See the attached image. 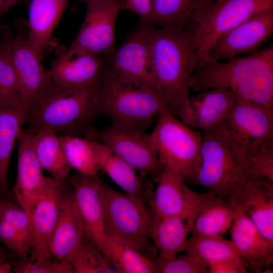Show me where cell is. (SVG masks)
Returning <instances> with one entry per match:
<instances>
[{"label":"cell","instance_id":"obj_44","mask_svg":"<svg viewBox=\"0 0 273 273\" xmlns=\"http://www.w3.org/2000/svg\"><path fill=\"white\" fill-rule=\"evenodd\" d=\"M13 268L6 259H0V273H11Z\"/></svg>","mask_w":273,"mask_h":273},{"label":"cell","instance_id":"obj_23","mask_svg":"<svg viewBox=\"0 0 273 273\" xmlns=\"http://www.w3.org/2000/svg\"><path fill=\"white\" fill-rule=\"evenodd\" d=\"M199 92L190 97L185 114L181 120L193 129L203 131L221 125L237 100L236 95L221 88Z\"/></svg>","mask_w":273,"mask_h":273},{"label":"cell","instance_id":"obj_12","mask_svg":"<svg viewBox=\"0 0 273 273\" xmlns=\"http://www.w3.org/2000/svg\"><path fill=\"white\" fill-rule=\"evenodd\" d=\"M10 57L17 77L20 96L26 111L37 104L54 87L49 70L41 63L27 35H13Z\"/></svg>","mask_w":273,"mask_h":273},{"label":"cell","instance_id":"obj_47","mask_svg":"<svg viewBox=\"0 0 273 273\" xmlns=\"http://www.w3.org/2000/svg\"><path fill=\"white\" fill-rule=\"evenodd\" d=\"M81 1H83L85 3H86L88 2H90V1H93V0H81Z\"/></svg>","mask_w":273,"mask_h":273},{"label":"cell","instance_id":"obj_4","mask_svg":"<svg viewBox=\"0 0 273 273\" xmlns=\"http://www.w3.org/2000/svg\"><path fill=\"white\" fill-rule=\"evenodd\" d=\"M203 131L200 165L191 181L229 202L250 177L245 154L222 125Z\"/></svg>","mask_w":273,"mask_h":273},{"label":"cell","instance_id":"obj_3","mask_svg":"<svg viewBox=\"0 0 273 273\" xmlns=\"http://www.w3.org/2000/svg\"><path fill=\"white\" fill-rule=\"evenodd\" d=\"M97 113L110 117L112 123L144 130L152 120L169 108L160 94L139 81L107 71L98 91Z\"/></svg>","mask_w":273,"mask_h":273},{"label":"cell","instance_id":"obj_20","mask_svg":"<svg viewBox=\"0 0 273 273\" xmlns=\"http://www.w3.org/2000/svg\"><path fill=\"white\" fill-rule=\"evenodd\" d=\"M64 183L53 177L32 206L29 215L32 230L30 259L50 257L49 243L55 228Z\"/></svg>","mask_w":273,"mask_h":273},{"label":"cell","instance_id":"obj_35","mask_svg":"<svg viewBox=\"0 0 273 273\" xmlns=\"http://www.w3.org/2000/svg\"><path fill=\"white\" fill-rule=\"evenodd\" d=\"M13 35L10 29L0 37V89L8 102L24 104L19 95L17 77L10 57Z\"/></svg>","mask_w":273,"mask_h":273},{"label":"cell","instance_id":"obj_28","mask_svg":"<svg viewBox=\"0 0 273 273\" xmlns=\"http://www.w3.org/2000/svg\"><path fill=\"white\" fill-rule=\"evenodd\" d=\"M234 217L233 206L207 191L193 221L191 232L195 235L221 236L230 229Z\"/></svg>","mask_w":273,"mask_h":273},{"label":"cell","instance_id":"obj_8","mask_svg":"<svg viewBox=\"0 0 273 273\" xmlns=\"http://www.w3.org/2000/svg\"><path fill=\"white\" fill-rule=\"evenodd\" d=\"M85 138L99 141L132 167L142 176L150 175L157 180L162 166L150 134L139 127L112 123L106 128L88 127Z\"/></svg>","mask_w":273,"mask_h":273},{"label":"cell","instance_id":"obj_37","mask_svg":"<svg viewBox=\"0 0 273 273\" xmlns=\"http://www.w3.org/2000/svg\"><path fill=\"white\" fill-rule=\"evenodd\" d=\"M0 218L18 231L32 246V230L28 213L9 199L0 198Z\"/></svg>","mask_w":273,"mask_h":273},{"label":"cell","instance_id":"obj_14","mask_svg":"<svg viewBox=\"0 0 273 273\" xmlns=\"http://www.w3.org/2000/svg\"><path fill=\"white\" fill-rule=\"evenodd\" d=\"M156 181L157 186L149 202L154 217H179L192 228L205 193L191 190L181 175L164 166Z\"/></svg>","mask_w":273,"mask_h":273},{"label":"cell","instance_id":"obj_36","mask_svg":"<svg viewBox=\"0 0 273 273\" xmlns=\"http://www.w3.org/2000/svg\"><path fill=\"white\" fill-rule=\"evenodd\" d=\"M156 272L160 273H206V263L195 256L186 253L181 256H175L167 260L155 259Z\"/></svg>","mask_w":273,"mask_h":273},{"label":"cell","instance_id":"obj_7","mask_svg":"<svg viewBox=\"0 0 273 273\" xmlns=\"http://www.w3.org/2000/svg\"><path fill=\"white\" fill-rule=\"evenodd\" d=\"M150 134L162 166L191 181L200 163L202 135L169 111L158 116Z\"/></svg>","mask_w":273,"mask_h":273},{"label":"cell","instance_id":"obj_31","mask_svg":"<svg viewBox=\"0 0 273 273\" xmlns=\"http://www.w3.org/2000/svg\"><path fill=\"white\" fill-rule=\"evenodd\" d=\"M100 250L117 272H156L155 259L112 238L106 236Z\"/></svg>","mask_w":273,"mask_h":273},{"label":"cell","instance_id":"obj_2","mask_svg":"<svg viewBox=\"0 0 273 273\" xmlns=\"http://www.w3.org/2000/svg\"><path fill=\"white\" fill-rule=\"evenodd\" d=\"M190 89L221 88L239 99L273 109V46L226 60H207L197 66Z\"/></svg>","mask_w":273,"mask_h":273},{"label":"cell","instance_id":"obj_38","mask_svg":"<svg viewBox=\"0 0 273 273\" xmlns=\"http://www.w3.org/2000/svg\"><path fill=\"white\" fill-rule=\"evenodd\" d=\"M13 265L16 273H74L67 261L51 260L50 257L33 260L27 257H19Z\"/></svg>","mask_w":273,"mask_h":273},{"label":"cell","instance_id":"obj_30","mask_svg":"<svg viewBox=\"0 0 273 273\" xmlns=\"http://www.w3.org/2000/svg\"><path fill=\"white\" fill-rule=\"evenodd\" d=\"M32 128L33 149L41 167L64 183L72 169L65 159L60 136L47 129Z\"/></svg>","mask_w":273,"mask_h":273},{"label":"cell","instance_id":"obj_42","mask_svg":"<svg viewBox=\"0 0 273 273\" xmlns=\"http://www.w3.org/2000/svg\"><path fill=\"white\" fill-rule=\"evenodd\" d=\"M124 9L138 15L140 20H146L153 10V0H123Z\"/></svg>","mask_w":273,"mask_h":273},{"label":"cell","instance_id":"obj_9","mask_svg":"<svg viewBox=\"0 0 273 273\" xmlns=\"http://www.w3.org/2000/svg\"><path fill=\"white\" fill-rule=\"evenodd\" d=\"M272 8L273 0H215L197 26L196 66L208 60L209 51L219 37L245 20Z\"/></svg>","mask_w":273,"mask_h":273},{"label":"cell","instance_id":"obj_45","mask_svg":"<svg viewBox=\"0 0 273 273\" xmlns=\"http://www.w3.org/2000/svg\"><path fill=\"white\" fill-rule=\"evenodd\" d=\"M13 26V23L0 24V37L7 30L11 29Z\"/></svg>","mask_w":273,"mask_h":273},{"label":"cell","instance_id":"obj_24","mask_svg":"<svg viewBox=\"0 0 273 273\" xmlns=\"http://www.w3.org/2000/svg\"><path fill=\"white\" fill-rule=\"evenodd\" d=\"M100 169L139 205L148 207L152 195L143 176L127 163L102 143L90 140Z\"/></svg>","mask_w":273,"mask_h":273},{"label":"cell","instance_id":"obj_25","mask_svg":"<svg viewBox=\"0 0 273 273\" xmlns=\"http://www.w3.org/2000/svg\"><path fill=\"white\" fill-rule=\"evenodd\" d=\"M214 1L154 0L152 13L144 21L165 29L197 27Z\"/></svg>","mask_w":273,"mask_h":273},{"label":"cell","instance_id":"obj_19","mask_svg":"<svg viewBox=\"0 0 273 273\" xmlns=\"http://www.w3.org/2000/svg\"><path fill=\"white\" fill-rule=\"evenodd\" d=\"M49 71L56 87L78 89L100 82L105 73V62L99 55L64 51L52 60Z\"/></svg>","mask_w":273,"mask_h":273},{"label":"cell","instance_id":"obj_26","mask_svg":"<svg viewBox=\"0 0 273 273\" xmlns=\"http://www.w3.org/2000/svg\"><path fill=\"white\" fill-rule=\"evenodd\" d=\"M69 0H31L28 9L27 38L42 60L52 33L68 6Z\"/></svg>","mask_w":273,"mask_h":273},{"label":"cell","instance_id":"obj_21","mask_svg":"<svg viewBox=\"0 0 273 273\" xmlns=\"http://www.w3.org/2000/svg\"><path fill=\"white\" fill-rule=\"evenodd\" d=\"M229 202L239 206L273 244V183L250 177Z\"/></svg>","mask_w":273,"mask_h":273},{"label":"cell","instance_id":"obj_18","mask_svg":"<svg viewBox=\"0 0 273 273\" xmlns=\"http://www.w3.org/2000/svg\"><path fill=\"white\" fill-rule=\"evenodd\" d=\"M101 181L76 172L70 178L74 202L83 223L86 239L100 249L106 237L104 211L101 194Z\"/></svg>","mask_w":273,"mask_h":273},{"label":"cell","instance_id":"obj_15","mask_svg":"<svg viewBox=\"0 0 273 273\" xmlns=\"http://www.w3.org/2000/svg\"><path fill=\"white\" fill-rule=\"evenodd\" d=\"M273 32V8L243 22L219 37L208 52V59L221 61L256 52Z\"/></svg>","mask_w":273,"mask_h":273},{"label":"cell","instance_id":"obj_29","mask_svg":"<svg viewBox=\"0 0 273 273\" xmlns=\"http://www.w3.org/2000/svg\"><path fill=\"white\" fill-rule=\"evenodd\" d=\"M191 225L179 217H154L150 238L158 253V258L169 260L183 251Z\"/></svg>","mask_w":273,"mask_h":273},{"label":"cell","instance_id":"obj_32","mask_svg":"<svg viewBox=\"0 0 273 273\" xmlns=\"http://www.w3.org/2000/svg\"><path fill=\"white\" fill-rule=\"evenodd\" d=\"M183 251L195 256L207 265L221 261L244 262L232 242L219 236L192 235L187 239Z\"/></svg>","mask_w":273,"mask_h":273},{"label":"cell","instance_id":"obj_34","mask_svg":"<svg viewBox=\"0 0 273 273\" xmlns=\"http://www.w3.org/2000/svg\"><path fill=\"white\" fill-rule=\"evenodd\" d=\"M74 273H114L101 250L93 243L84 240L67 258Z\"/></svg>","mask_w":273,"mask_h":273},{"label":"cell","instance_id":"obj_16","mask_svg":"<svg viewBox=\"0 0 273 273\" xmlns=\"http://www.w3.org/2000/svg\"><path fill=\"white\" fill-rule=\"evenodd\" d=\"M33 129H22L17 139V170L12 192L19 206L28 214L51 177L42 174L33 147Z\"/></svg>","mask_w":273,"mask_h":273},{"label":"cell","instance_id":"obj_10","mask_svg":"<svg viewBox=\"0 0 273 273\" xmlns=\"http://www.w3.org/2000/svg\"><path fill=\"white\" fill-rule=\"evenodd\" d=\"M221 125L245 157L273 147V109L237 98Z\"/></svg>","mask_w":273,"mask_h":273},{"label":"cell","instance_id":"obj_33","mask_svg":"<svg viewBox=\"0 0 273 273\" xmlns=\"http://www.w3.org/2000/svg\"><path fill=\"white\" fill-rule=\"evenodd\" d=\"M65 159L77 172L97 177L100 170L98 159L90 140L77 135L60 136Z\"/></svg>","mask_w":273,"mask_h":273},{"label":"cell","instance_id":"obj_6","mask_svg":"<svg viewBox=\"0 0 273 273\" xmlns=\"http://www.w3.org/2000/svg\"><path fill=\"white\" fill-rule=\"evenodd\" d=\"M106 235L153 257L156 249L151 242L154 216L125 194L101 183Z\"/></svg>","mask_w":273,"mask_h":273},{"label":"cell","instance_id":"obj_41","mask_svg":"<svg viewBox=\"0 0 273 273\" xmlns=\"http://www.w3.org/2000/svg\"><path fill=\"white\" fill-rule=\"evenodd\" d=\"M247 269L243 262L221 261L208 264L209 273H245Z\"/></svg>","mask_w":273,"mask_h":273},{"label":"cell","instance_id":"obj_5","mask_svg":"<svg viewBox=\"0 0 273 273\" xmlns=\"http://www.w3.org/2000/svg\"><path fill=\"white\" fill-rule=\"evenodd\" d=\"M102 80L78 89L59 88L54 85L37 104L26 111L25 123L30 127L47 129L62 135L84 133L98 114L97 96Z\"/></svg>","mask_w":273,"mask_h":273},{"label":"cell","instance_id":"obj_17","mask_svg":"<svg viewBox=\"0 0 273 273\" xmlns=\"http://www.w3.org/2000/svg\"><path fill=\"white\" fill-rule=\"evenodd\" d=\"M230 228L233 243L247 269L253 272L268 270L273 262V244L262 235L255 225L237 205Z\"/></svg>","mask_w":273,"mask_h":273},{"label":"cell","instance_id":"obj_40","mask_svg":"<svg viewBox=\"0 0 273 273\" xmlns=\"http://www.w3.org/2000/svg\"><path fill=\"white\" fill-rule=\"evenodd\" d=\"M0 242L19 257H27L32 244L16 229L0 218Z\"/></svg>","mask_w":273,"mask_h":273},{"label":"cell","instance_id":"obj_11","mask_svg":"<svg viewBox=\"0 0 273 273\" xmlns=\"http://www.w3.org/2000/svg\"><path fill=\"white\" fill-rule=\"evenodd\" d=\"M86 4L84 20L71 44V54L90 53L107 57L115 49V32L123 0H93Z\"/></svg>","mask_w":273,"mask_h":273},{"label":"cell","instance_id":"obj_22","mask_svg":"<svg viewBox=\"0 0 273 273\" xmlns=\"http://www.w3.org/2000/svg\"><path fill=\"white\" fill-rule=\"evenodd\" d=\"M85 240L84 228L74 202L72 189L64 186L57 220L49 243L50 256L66 261Z\"/></svg>","mask_w":273,"mask_h":273},{"label":"cell","instance_id":"obj_46","mask_svg":"<svg viewBox=\"0 0 273 273\" xmlns=\"http://www.w3.org/2000/svg\"><path fill=\"white\" fill-rule=\"evenodd\" d=\"M7 257V254L5 250L0 245V259H6Z\"/></svg>","mask_w":273,"mask_h":273},{"label":"cell","instance_id":"obj_43","mask_svg":"<svg viewBox=\"0 0 273 273\" xmlns=\"http://www.w3.org/2000/svg\"><path fill=\"white\" fill-rule=\"evenodd\" d=\"M20 0H0V17L15 6Z\"/></svg>","mask_w":273,"mask_h":273},{"label":"cell","instance_id":"obj_27","mask_svg":"<svg viewBox=\"0 0 273 273\" xmlns=\"http://www.w3.org/2000/svg\"><path fill=\"white\" fill-rule=\"evenodd\" d=\"M26 110L22 103H0V198H8V171L15 142L25 123Z\"/></svg>","mask_w":273,"mask_h":273},{"label":"cell","instance_id":"obj_13","mask_svg":"<svg viewBox=\"0 0 273 273\" xmlns=\"http://www.w3.org/2000/svg\"><path fill=\"white\" fill-rule=\"evenodd\" d=\"M151 25L140 20L123 43L111 55L104 58L107 71L139 81L157 91L150 69Z\"/></svg>","mask_w":273,"mask_h":273},{"label":"cell","instance_id":"obj_1","mask_svg":"<svg viewBox=\"0 0 273 273\" xmlns=\"http://www.w3.org/2000/svg\"><path fill=\"white\" fill-rule=\"evenodd\" d=\"M197 27L150 30V69L157 91L180 120L188 105L189 80L197 64Z\"/></svg>","mask_w":273,"mask_h":273},{"label":"cell","instance_id":"obj_39","mask_svg":"<svg viewBox=\"0 0 273 273\" xmlns=\"http://www.w3.org/2000/svg\"><path fill=\"white\" fill-rule=\"evenodd\" d=\"M249 176L266 179L273 183V147L245 157Z\"/></svg>","mask_w":273,"mask_h":273}]
</instances>
